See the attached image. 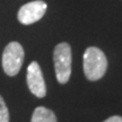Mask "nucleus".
Segmentation results:
<instances>
[{
    "instance_id": "nucleus-1",
    "label": "nucleus",
    "mask_w": 122,
    "mask_h": 122,
    "mask_svg": "<svg viewBox=\"0 0 122 122\" xmlns=\"http://www.w3.org/2000/svg\"><path fill=\"white\" fill-rule=\"evenodd\" d=\"M84 74L88 80L95 81L101 79L107 69V59L104 52L98 48L91 46L86 49L83 57Z\"/></svg>"
},
{
    "instance_id": "nucleus-2",
    "label": "nucleus",
    "mask_w": 122,
    "mask_h": 122,
    "mask_svg": "<svg viewBox=\"0 0 122 122\" xmlns=\"http://www.w3.org/2000/svg\"><path fill=\"white\" fill-rule=\"evenodd\" d=\"M53 61L57 80L60 84L68 83L71 75V48L68 43L62 42L54 48Z\"/></svg>"
},
{
    "instance_id": "nucleus-3",
    "label": "nucleus",
    "mask_w": 122,
    "mask_h": 122,
    "mask_svg": "<svg viewBox=\"0 0 122 122\" xmlns=\"http://www.w3.org/2000/svg\"><path fill=\"white\" fill-rule=\"evenodd\" d=\"M24 61V50L18 42H10L2 53V68L6 74L13 77L19 72Z\"/></svg>"
},
{
    "instance_id": "nucleus-4",
    "label": "nucleus",
    "mask_w": 122,
    "mask_h": 122,
    "mask_svg": "<svg viewBox=\"0 0 122 122\" xmlns=\"http://www.w3.org/2000/svg\"><path fill=\"white\" fill-rule=\"evenodd\" d=\"M46 8H48V5L42 0H35V1L24 5L18 10V22L23 25H30L39 22L44 16Z\"/></svg>"
},
{
    "instance_id": "nucleus-5",
    "label": "nucleus",
    "mask_w": 122,
    "mask_h": 122,
    "mask_svg": "<svg viewBox=\"0 0 122 122\" xmlns=\"http://www.w3.org/2000/svg\"><path fill=\"white\" fill-rule=\"evenodd\" d=\"M27 86L32 94L42 98L46 95V87L42 70L37 62L33 61L27 68Z\"/></svg>"
},
{
    "instance_id": "nucleus-6",
    "label": "nucleus",
    "mask_w": 122,
    "mask_h": 122,
    "mask_svg": "<svg viewBox=\"0 0 122 122\" xmlns=\"http://www.w3.org/2000/svg\"><path fill=\"white\" fill-rule=\"evenodd\" d=\"M30 122H57V118L51 110L39 106L34 110Z\"/></svg>"
},
{
    "instance_id": "nucleus-7",
    "label": "nucleus",
    "mask_w": 122,
    "mask_h": 122,
    "mask_svg": "<svg viewBox=\"0 0 122 122\" xmlns=\"http://www.w3.org/2000/svg\"><path fill=\"white\" fill-rule=\"evenodd\" d=\"M0 122H9L8 107L5 103L4 98L0 95Z\"/></svg>"
},
{
    "instance_id": "nucleus-8",
    "label": "nucleus",
    "mask_w": 122,
    "mask_h": 122,
    "mask_svg": "<svg viewBox=\"0 0 122 122\" xmlns=\"http://www.w3.org/2000/svg\"><path fill=\"white\" fill-rule=\"evenodd\" d=\"M103 122H122V117H120V115H113V117L106 119Z\"/></svg>"
}]
</instances>
